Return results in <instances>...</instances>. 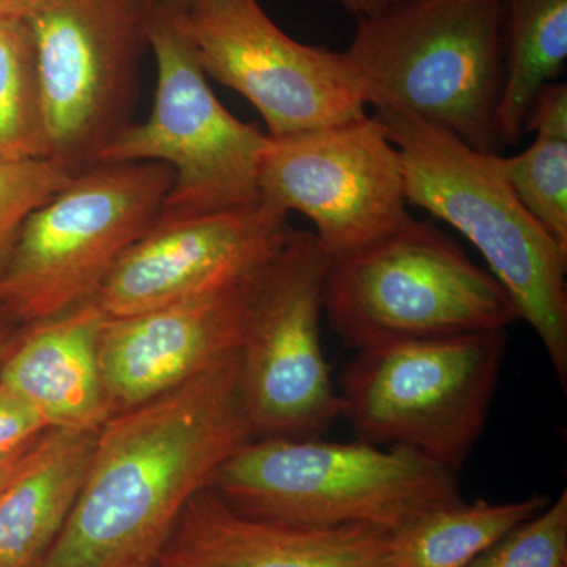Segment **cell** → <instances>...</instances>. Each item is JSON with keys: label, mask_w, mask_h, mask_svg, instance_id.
I'll list each match as a JSON object with an SVG mask.
<instances>
[{"label": "cell", "mask_w": 567, "mask_h": 567, "mask_svg": "<svg viewBox=\"0 0 567 567\" xmlns=\"http://www.w3.org/2000/svg\"><path fill=\"white\" fill-rule=\"evenodd\" d=\"M252 439L240 394V352L115 413L96 434L76 503L37 567L153 561L188 503Z\"/></svg>", "instance_id": "1"}, {"label": "cell", "mask_w": 567, "mask_h": 567, "mask_svg": "<svg viewBox=\"0 0 567 567\" xmlns=\"http://www.w3.org/2000/svg\"><path fill=\"white\" fill-rule=\"evenodd\" d=\"M374 115L401 152L406 203L475 246L567 390V254L518 200L494 153L412 115Z\"/></svg>", "instance_id": "2"}, {"label": "cell", "mask_w": 567, "mask_h": 567, "mask_svg": "<svg viewBox=\"0 0 567 567\" xmlns=\"http://www.w3.org/2000/svg\"><path fill=\"white\" fill-rule=\"evenodd\" d=\"M375 112L412 115L502 155L503 0H395L344 51Z\"/></svg>", "instance_id": "3"}, {"label": "cell", "mask_w": 567, "mask_h": 567, "mask_svg": "<svg viewBox=\"0 0 567 567\" xmlns=\"http://www.w3.org/2000/svg\"><path fill=\"white\" fill-rule=\"evenodd\" d=\"M210 488L246 516L303 527L394 533L461 502L457 473L401 446L322 439H252Z\"/></svg>", "instance_id": "4"}, {"label": "cell", "mask_w": 567, "mask_h": 567, "mask_svg": "<svg viewBox=\"0 0 567 567\" xmlns=\"http://www.w3.org/2000/svg\"><path fill=\"white\" fill-rule=\"evenodd\" d=\"M323 315L346 346L365 350L506 331L520 320L488 270L439 227L412 221L331 260Z\"/></svg>", "instance_id": "5"}, {"label": "cell", "mask_w": 567, "mask_h": 567, "mask_svg": "<svg viewBox=\"0 0 567 567\" xmlns=\"http://www.w3.org/2000/svg\"><path fill=\"white\" fill-rule=\"evenodd\" d=\"M162 163H99L29 216L0 268V311L25 324L91 301L158 221L173 186Z\"/></svg>", "instance_id": "6"}, {"label": "cell", "mask_w": 567, "mask_h": 567, "mask_svg": "<svg viewBox=\"0 0 567 567\" xmlns=\"http://www.w3.org/2000/svg\"><path fill=\"white\" fill-rule=\"evenodd\" d=\"M506 331L360 350L339 382L360 442L401 446L461 472L486 429Z\"/></svg>", "instance_id": "7"}, {"label": "cell", "mask_w": 567, "mask_h": 567, "mask_svg": "<svg viewBox=\"0 0 567 567\" xmlns=\"http://www.w3.org/2000/svg\"><path fill=\"white\" fill-rule=\"evenodd\" d=\"M147 39L158 66L151 115L118 133L100 153L99 163H162L173 169V186L156 223L259 203L267 134L224 107L188 40L163 7H153Z\"/></svg>", "instance_id": "8"}, {"label": "cell", "mask_w": 567, "mask_h": 567, "mask_svg": "<svg viewBox=\"0 0 567 567\" xmlns=\"http://www.w3.org/2000/svg\"><path fill=\"white\" fill-rule=\"evenodd\" d=\"M152 10L144 0H35L25 13L47 158L71 174L99 164L132 125Z\"/></svg>", "instance_id": "9"}, {"label": "cell", "mask_w": 567, "mask_h": 567, "mask_svg": "<svg viewBox=\"0 0 567 567\" xmlns=\"http://www.w3.org/2000/svg\"><path fill=\"white\" fill-rule=\"evenodd\" d=\"M331 259L293 230L265 268L240 349V394L254 439H322L341 399L322 346Z\"/></svg>", "instance_id": "10"}, {"label": "cell", "mask_w": 567, "mask_h": 567, "mask_svg": "<svg viewBox=\"0 0 567 567\" xmlns=\"http://www.w3.org/2000/svg\"><path fill=\"white\" fill-rule=\"evenodd\" d=\"M166 10L205 74L245 96L262 115L268 136L368 115L363 85L344 52L293 40L259 0H194Z\"/></svg>", "instance_id": "11"}, {"label": "cell", "mask_w": 567, "mask_h": 567, "mask_svg": "<svg viewBox=\"0 0 567 567\" xmlns=\"http://www.w3.org/2000/svg\"><path fill=\"white\" fill-rule=\"evenodd\" d=\"M260 199L315 224L331 260L375 244L412 221L404 163L375 115L290 136L267 134Z\"/></svg>", "instance_id": "12"}, {"label": "cell", "mask_w": 567, "mask_h": 567, "mask_svg": "<svg viewBox=\"0 0 567 567\" xmlns=\"http://www.w3.org/2000/svg\"><path fill=\"white\" fill-rule=\"evenodd\" d=\"M293 230L289 213L264 199L156 223L126 249L93 300L106 319H118L221 289L270 262Z\"/></svg>", "instance_id": "13"}, {"label": "cell", "mask_w": 567, "mask_h": 567, "mask_svg": "<svg viewBox=\"0 0 567 567\" xmlns=\"http://www.w3.org/2000/svg\"><path fill=\"white\" fill-rule=\"evenodd\" d=\"M267 265L221 289L142 315L106 319L100 368L112 415L152 401L240 352Z\"/></svg>", "instance_id": "14"}, {"label": "cell", "mask_w": 567, "mask_h": 567, "mask_svg": "<svg viewBox=\"0 0 567 567\" xmlns=\"http://www.w3.org/2000/svg\"><path fill=\"white\" fill-rule=\"evenodd\" d=\"M391 533L317 528L246 516L207 487L164 544L158 567H393Z\"/></svg>", "instance_id": "15"}, {"label": "cell", "mask_w": 567, "mask_h": 567, "mask_svg": "<svg viewBox=\"0 0 567 567\" xmlns=\"http://www.w3.org/2000/svg\"><path fill=\"white\" fill-rule=\"evenodd\" d=\"M104 322L91 300L29 324L0 358V383L28 401L50 429L99 432L112 416L100 368Z\"/></svg>", "instance_id": "16"}, {"label": "cell", "mask_w": 567, "mask_h": 567, "mask_svg": "<svg viewBox=\"0 0 567 567\" xmlns=\"http://www.w3.org/2000/svg\"><path fill=\"white\" fill-rule=\"evenodd\" d=\"M99 432L52 429L0 491V567H37L80 495Z\"/></svg>", "instance_id": "17"}, {"label": "cell", "mask_w": 567, "mask_h": 567, "mask_svg": "<svg viewBox=\"0 0 567 567\" xmlns=\"http://www.w3.org/2000/svg\"><path fill=\"white\" fill-rule=\"evenodd\" d=\"M567 62V0H503V89L496 133L503 148L527 134L537 95Z\"/></svg>", "instance_id": "18"}, {"label": "cell", "mask_w": 567, "mask_h": 567, "mask_svg": "<svg viewBox=\"0 0 567 567\" xmlns=\"http://www.w3.org/2000/svg\"><path fill=\"white\" fill-rule=\"evenodd\" d=\"M551 502L535 494L518 502L453 503L391 533L393 567H468L511 529Z\"/></svg>", "instance_id": "19"}, {"label": "cell", "mask_w": 567, "mask_h": 567, "mask_svg": "<svg viewBox=\"0 0 567 567\" xmlns=\"http://www.w3.org/2000/svg\"><path fill=\"white\" fill-rule=\"evenodd\" d=\"M535 140L496 166L518 200L567 254V85L548 84L537 95L527 133Z\"/></svg>", "instance_id": "20"}, {"label": "cell", "mask_w": 567, "mask_h": 567, "mask_svg": "<svg viewBox=\"0 0 567 567\" xmlns=\"http://www.w3.org/2000/svg\"><path fill=\"white\" fill-rule=\"evenodd\" d=\"M47 158L31 32L0 20V159Z\"/></svg>", "instance_id": "21"}, {"label": "cell", "mask_w": 567, "mask_h": 567, "mask_svg": "<svg viewBox=\"0 0 567 567\" xmlns=\"http://www.w3.org/2000/svg\"><path fill=\"white\" fill-rule=\"evenodd\" d=\"M73 175L50 158L0 159V268L29 216Z\"/></svg>", "instance_id": "22"}, {"label": "cell", "mask_w": 567, "mask_h": 567, "mask_svg": "<svg viewBox=\"0 0 567 567\" xmlns=\"http://www.w3.org/2000/svg\"><path fill=\"white\" fill-rule=\"evenodd\" d=\"M468 567H567V491Z\"/></svg>", "instance_id": "23"}, {"label": "cell", "mask_w": 567, "mask_h": 567, "mask_svg": "<svg viewBox=\"0 0 567 567\" xmlns=\"http://www.w3.org/2000/svg\"><path fill=\"white\" fill-rule=\"evenodd\" d=\"M52 431L43 416L20 394L0 383V461L33 445Z\"/></svg>", "instance_id": "24"}, {"label": "cell", "mask_w": 567, "mask_h": 567, "mask_svg": "<svg viewBox=\"0 0 567 567\" xmlns=\"http://www.w3.org/2000/svg\"><path fill=\"white\" fill-rule=\"evenodd\" d=\"M328 2L338 3L341 9L353 14L357 20H363V18L382 13L388 7L393 6L395 0H328Z\"/></svg>", "instance_id": "25"}, {"label": "cell", "mask_w": 567, "mask_h": 567, "mask_svg": "<svg viewBox=\"0 0 567 567\" xmlns=\"http://www.w3.org/2000/svg\"><path fill=\"white\" fill-rule=\"evenodd\" d=\"M40 439L37 440L33 445L25 447L20 453L13 454V456L3 458L0 461V491L13 480L18 473L24 468L25 465L31 462L33 454H35L37 445H39Z\"/></svg>", "instance_id": "26"}, {"label": "cell", "mask_w": 567, "mask_h": 567, "mask_svg": "<svg viewBox=\"0 0 567 567\" xmlns=\"http://www.w3.org/2000/svg\"><path fill=\"white\" fill-rule=\"evenodd\" d=\"M29 10V0H0V20H21Z\"/></svg>", "instance_id": "27"}, {"label": "cell", "mask_w": 567, "mask_h": 567, "mask_svg": "<svg viewBox=\"0 0 567 567\" xmlns=\"http://www.w3.org/2000/svg\"><path fill=\"white\" fill-rule=\"evenodd\" d=\"M148 6L163 7V9H182V7L189 6L194 0H144Z\"/></svg>", "instance_id": "28"}, {"label": "cell", "mask_w": 567, "mask_h": 567, "mask_svg": "<svg viewBox=\"0 0 567 567\" xmlns=\"http://www.w3.org/2000/svg\"><path fill=\"white\" fill-rule=\"evenodd\" d=\"M7 320L11 319H9V317H7L6 315H3L2 311H0V358H2L3 352H6L7 347H9L11 342H6V327H3V323H6Z\"/></svg>", "instance_id": "29"}, {"label": "cell", "mask_w": 567, "mask_h": 567, "mask_svg": "<svg viewBox=\"0 0 567 567\" xmlns=\"http://www.w3.org/2000/svg\"><path fill=\"white\" fill-rule=\"evenodd\" d=\"M133 567H158V565H156L155 559H153V561H151V563H144V565H137V566H133Z\"/></svg>", "instance_id": "30"}, {"label": "cell", "mask_w": 567, "mask_h": 567, "mask_svg": "<svg viewBox=\"0 0 567 567\" xmlns=\"http://www.w3.org/2000/svg\"><path fill=\"white\" fill-rule=\"evenodd\" d=\"M33 2H35V0H29V9H31V6H32Z\"/></svg>", "instance_id": "31"}]
</instances>
